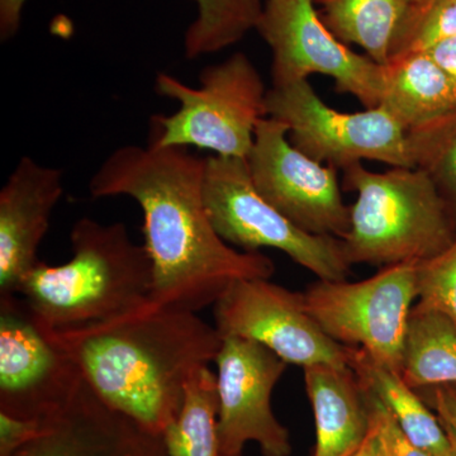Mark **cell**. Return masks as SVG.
Returning <instances> with one entry per match:
<instances>
[{
	"label": "cell",
	"mask_w": 456,
	"mask_h": 456,
	"mask_svg": "<svg viewBox=\"0 0 456 456\" xmlns=\"http://www.w3.org/2000/svg\"><path fill=\"white\" fill-rule=\"evenodd\" d=\"M83 383L77 362L42 331L20 297H0V412L45 419Z\"/></svg>",
	"instance_id": "7c38bea8"
},
{
	"label": "cell",
	"mask_w": 456,
	"mask_h": 456,
	"mask_svg": "<svg viewBox=\"0 0 456 456\" xmlns=\"http://www.w3.org/2000/svg\"><path fill=\"white\" fill-rule=\"evenodd\" d=\"M70 241V260L56 266L40 261L18 288L17 296L38 326L71 330L94 325L152 302V261L125 224L80 218Z\"/></svg>",
	"instance_id": "3957f363"
},
{
	"label": "cell",
	"mask_w": 456,
	"mask_h": 456,
	"mask_svg": "<svg viewBox=\"0 0 456 456\" xmlns=\"http://www.w3.org/2000/svg\"><path fill=\"white\" fill-rule=\"evenodd\" d=\"M452 37H456V0H417L395 41L391 60L425 53Z\"/></svg>",
	"instance_id": "cb8c5ba5"
},
{
	"label": "cell",
	"mask_w": 456,
	"mask_h": 456,
	"mask_svg": "<svg viewBox=\"0 0 456 456\" xmlns=\"http://www.w3.org/2000/svg\"><path fill=\"white\" fill-rule=\"evenodd\" d=\"M303 296L311 316L330 338L367 351L401 374L408 322L419 298L417 263L386 266L356 283L318 279Z\"/></svg>",
	"instance_id": "ba28073f"
},
{
	"label": "cell",
	"mask_w": 456,
	"mask_h": 456,
	"mask_svg": "<svg viewBox=\"0 0 456 456\" xmlns=\"http://www.w3.org/2000/svg\"><path fill=\"white\" fill-rule=\"evenodd\" d=\"M215 307V326L222 338L236 336L263 345L287 364L345 365L347 346L321 329L305 307L303 293L272 283L245 279L231 285Z\"/></svg>",
	"instance_id": "8fae6325"
},
{
	"label": "cell",
	"mask_w": 456,
	"mask_h": 456,
	"mask_svg": "<svg viewBox=\"0 0 456 456\" xmlns=\"http://www.w3.org/2000/svg\"><path fill=\"white\" fill-rule=\"evenodd\" d=\"M444 428H445L446 432H448L450 441H452V455H450V456H456V436L454 434H452V431L449 430L448 428H445V426H444Z\"/></svg>",
	"instance_id": "1f68e13d"
},
{
	"label": "cell",
	"mask_w": 456,
	"mask_h": 456,
	"mask_svg": "<svg viewBox=\"0 0 456 456\" xmlns=\"http://www.w3.org/2000/svg\"><path fill=\"white\" fill-rule=\"evenodd\" d=\"M401 377L413 389L456 386V326L446 314L413 307Z\"/></svg>",
	"instance_id": "ffe728a7"
},
{
	"label": "cell",
	"mask_w": 456,
	"mask_h": 456,
	"mask_svg": "<svg viewBox=\"0 0 456 456\" xmlns=\"http://www.w3.org/2000/svg\"><path fill=\"white\" fill-rule=\"evenodd\" d=\"M428 406L435 410L441 424L456 436V388L452 386L416 389Z\"/></svg>",
	"instance_id": "83f0119b"
},
{
	"label": "cell",
	"mask_w": 456,
	"mask_h": 456,
	"mask_svg": "<svg viewBox=\"0 0 456 456\" xmlns=\"http://www.w3.org/2000/svg\"><path fill=\"white\" fill-rule=\"evenodd\" d=\"M41 329L104 403L159 435L179 415L191 378L215 362L224 340L197 312L152 302L94 325Z\"/></svg>",
	"instance_id": "7a4b0ae2"
},
{
	"label": "cell",
	"mask_w": 456,
	"mask_h": 456,
	"mask_svg": "<svg viewBox=\"0 0 456 456\" xmlns=\"http://www.w3.org/2000/svg\"><path fill=\"white\" fill-rule=\"evenodd\" d=\"M316 0H266L256 29L273 53V86L322 74L365 108L380 106L384 65L360 55L323 22Z\"/></svg>",
	"instance_id": "9c48e42d"
},
{
	"label": "cell",
	"mask_w": 456,
	"mask_h": 456,
	"mask_svg": "<svg viewBox=\"0 0 456 456\" xmlns=\"http://www.w3.org/2000/svg\"><path fill=\"white\" fill-rule=\"evenodd\" d=\"M407 134L415 167L431 176L456 217V112Z\"/></svg>",
	"instance_id": "603a6c76"
},
{
	"label": "cell",
	"mask_w": 456,
	"mask_h": 456,
	"mask_svg": "<svg viewBox=\"0 0 456 456\" xmlns=\"http://www.w3.org/2000/svg\"><path fill=\"white\" fill-rule=\"evenodd\" d=\"M27 0H0V38L11 40L17 35Z\"/></svg>",
	"instance_id": "f1b7e54d"
},
{
	"label": "cell",
	"mask_w": 456,
	"mask_h": 456,
	"mask_svg": "<svg viewBox=\"0 0 456 456\" xmlns=\"http://www.w3.org/2000/svg\"><path fill=\"white\" fill-rule=\"evenodd\" d=\"M155 90L179 102L178 112L156 114L149 139L161 146L198 147L224 158L246 159L255 131L266 117L268 90L253 61L236 53L200 74V88H191L173 75L158 74Z\"/></svg>",
	"instance_id": "5b68a950"
},
{
	"label": "cell",
	"mask_w": 456,
	"mask_h": 456,
	"mask_svg": "<svg viewBox=\"0 0 456 456\" xmlns=\"http://www.w3.org/2000/svg\"><path fill=\"white\" fill-rule=\"evenodd\" d=\"M64 194L62 171L29 156L18 161L0 191V297L17 296L23 279L40 264L38 248Z\"/></svg>",
	"instance_id": "9a60e30c"
},
{
	"label": "cell",
	"mask_w": 456,
	"mask_h": 456,
	"mask_svg": "<svg viewBox=\"0 0 456 456\" xmlns=\"http://www.w3.org/2000/svg\"><path fill=\"white\" fill-rule=\"evenodd\" d=\"M342 171L345 191L356 193L349 232L341 240L351 266L422 263L456 239L455 215L425 170L374 173L358 163Z\"/></svg>",
	"instance_id": "277c9868"
},
{
	"label": "cell",
	"mask_w": 456,
	"mask_h": 456,
	"mask_svg": "<svg viewBox=\"0 0 456 456\" xmlns=\"http://www.w3.org/2000/svg\"><path fill=\"white\" fill-rule=\"evenodd\" d=\"M368 389V388H367ZM369 392V391H368ZM370 398L371 417L379 428L386 448L391 456H434L426 450L415 445L403 431L401 430L397 422L395 421L391 413L388 412L382 402L373 393L369 392Z\"/></svg>",
	"instance_id": "484cf974"
},
{
	"label": "cell",
	"mask_w": 456,
	"mask_h": 456,
	"mask_svg": "<svg viewBox=\"0 0 456 456\" xmlns=\"http://www.w3.org/2000/svg\"><path fill=\"white\" fill-rule=\"evenodd\" d=\"M257 191L305 232L344 239L350 206L342 198L338 169L292 145L285 123L264 117L246 158Z\"/></svg>",
	"instance_id": "30bf717a"
},
{
	"label": "cell",
	"mask_w": 456,
	"mask_h": 456,
	"mask_svg": "<svg viewBox=\"0 0 456 456\" xmlns=\"http://www.w3.org/2000/svg\"><path fill=\"white\" fill-rule=\"evenodd\" d=\"M266 116L285 123L297 149L321 164L344 170L362 160L415 167L407 131L382 106L344 113L327 106L308 80L273 86Z\"/></svg>",
	"instance_id": "52a82bcc"
},
{
	"label": "cell",
	"mask_w": 456,
	"mask_h": 456,
	"mask_svg": "<svg viewBox=\"0 0 456 456\" xmlns=\"http://www.w3.org/2000/svg\"><path fill=\"white\" fill-rule=\"evenodd\" d=\"M204 202L216 232L245 253L283 251L321 281H346L351 265L340 239L305 232L255 188L246 159L206 158Z\"/></svg>",
	"instance_id": "8992f818"
},
{
	"label": "cell",
	"mask_w": 456,
	"mask_h": 456,
	"mask_svg": "<svg viewBox=\"0 0 456 456\" xmlns=\"http://www.w3.org/2000/svg\"><path fill=\"white\" fill-rule=\"evenodd\" d=\"M44 419H20L0 412V456H12L40 435Z\"/></svg>",
	"instance_id": "4316f807"
},
{
	"label": "cell",
	"mask_w": 456,
	"mask_h": 456,
	"mask_svg": "<svg viewBox=\"0 0 456 456\" xmlns=\"http://www.w3.org/2000/svg\"><path fill=\"white\" fill-rule=\"evenodd\" d=\"M217 417V374L204 367L189 380L182 410L163 432L167 456H221Z\"/></svg>",
	"instance_id": "44dd1931"
},
{
	"label": "cell",
	"mask_w": 456,
	"mask_h": 456,
	"mask_svg": "<svg viewBox=\"0 0 456 456\" xmlns=\"http://www.w3.org/2000/svg\"><path fill=\"white\" fill-rule=\"evenodd\" d=\"M12 456H167L163 435L104 403L84 380L35 440Z\"/></svg>",
	"instance_id": "5bb4252c"
},
{
	"label": "cell",
	"mask_w": 456,
	"mask_h": 456,
	"mask_svg": "<svg viewBox=\"0 0 456 456\" xmlns=\"http://www.w3.org/2000/svg\"><path fill=\"white\" fill-rule=\"evenodd\" d=\"M349 362L368 391L382 402L401 430L419 448L434 456H450L452 452L448 432L439 416L411 388L397 371L384 367L360 347L347 346Z\"/></svg>",
	"instance_id": "ac0fdd59"
},
{
	"label": "cell",
	"mask_w": 456,
	"mask_h": 456,
	"mask_svg": "<svg viewBox=\"0 0 456 456\" xmlns=\"http://www.w3.org/2000/svg\"><path fill=\"white\" fill-rule=\"evenodd\" d=\"M303 371L316 419L314 456L353 454L370 430L367 387L349 364H316Z\"/></svg>",
	"instance_id": "2e32d148"
},
{
	"label": "cell",
	"mask_w": 456,
	"mask_h": 456,
	"mask_svg": "<svg viewBox=\"0 0 456 456\" xmlns=\"http://www.w3.org/2000/svg\"><path fill=\"white\" fill-rule=\"evenodd\" d=\"M218 448L221 456H241L256 443L264 456H289V432L278 421L272 395L287 362L257 342L227 336L217 358Z\"/></svg>",
	"instance_id": "4fadbf2b"
},
{
	"label": "cell",
	"mask_w": 456,
	"mask_h": 456,
	"mask_svg": "<svg viewBox=\"0 0 456 456\" xmlns=\"http://www.w3.org/2000/svg\"><path fill=\"white\" fill-rule=\"evenodd\" d=\"M417 305L446 314L456 326V239L443 253L417 264Z\"/></svg>",
	"instance_id": "d4e9b609"
},
{
	"label": "cell",
	"mask_w": 456,
	"mask_h": 456,
	"mask_svg": "<svg viewBox=\"0 0 456 456\" xmlns=\"http://www.w3.org/2000/svg\"><path fill=\"white\" fill-rule=\"evenodd\" d=\"M206 158L188 147L114 150L89 183L95 200L126 196L139 203L143 236L154 268L152 303L200 312L245 279H270L266 255L236 250L216 232L204 202Z\"/></svg>",
	"instance_id": "6da1fadb"
},
{
	"label": "cell",
	"mask_w": 456,
	"mask_h": 456,
	"mask_svg": "<svg viewBox=\"0 0 456 456\" xmlns=\"http://www.w3.org/2000/svg\"><path fill=\"white\" fill-rule=\"evenodd\" d=\"M349 456H391L373 417H371L370 430H369L367 437L362 441V445Z\"/></svg>",
	"instance_id": "4dcf8cb0"
},
{
	"label": "cell",
	"mask_w": 456,
	"mask_h": 456,
	"mask_svg": "<svg viewBox=\"0 0 456 456\" xmlns=\"http://www.w3.org/2000/svg\"><path fill=\"white\" fill-rule=\"evenodd\" d=\"M426 53H430L432 59L456 84V37L441 41Z\"/></svg>",
	"instance_id": "f546056e"
},
{
	"label": "cell",
	"mask_w": 456,
	"mask_h": 456,
	"mask_svg": "<svg viewBox=\"0 0 456 456\" xmlns=\"http://www.w3.org/2000/svg\"><path fill=\"white\" fill-rule=\"evenodd\" d=\"M452 387H455V388H456V386H452Z\"/></svg>",
	"instance_id": "d6a6232c"
},
{
	"label": "cell",
	"mask_w": 456,
	"mask_h": 456,
	"mask_svg": "<svg viewBox=\"0 0 456 456\" xmlns=\"http://www.w3.org/2000/svg\"><path fill=\"white\" fill-rule=\"evenodd\" d=\"M380 106L407 132L456 112V84L428 53H408L384 65Z\"/></svg>",
	"instance_id": "e0dca14e"
},
{
	"label": "cell",
	"mask_w": 456,
	"mask_h": 456,
	"mask_svg": "<svg viewBox=\"0 0 456 456\" xmlns=\"http://www.w3.org/2000/svg\"><path fill=\"white\" fill-rule=\"evenodd\" d=\"M322 20L336 37L362 47L380 65L393 47L417 0H316Z\"/></svg>",
	"instance_id": "d6986e66"
},
{
	"label": "cell",
	"mask_w": 456,
	"mask_h": 456,
	"mask_svg": "<svg viewBox=\"0 0 456 456\" xmlns=\"http://www.w3.org/2000/svg\"><path fill=\"white\" fill-rule=\"evenodd\" d=\"M197 17L184 36L185 57L218 53L256 29L264 5L261 0H193Z\"/></svg>",
	"instance_id": "7402d4cb"
}]
</instances>
